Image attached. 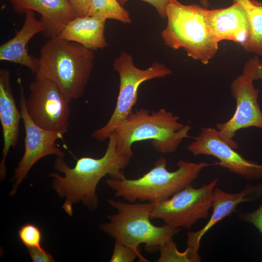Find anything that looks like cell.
<instances>
[{
  "label": "cell",
  "instance_id": "1",
  "mask_svg": "<svg viewBox=\"0 0 262 262\" xmlns=\"http://www.w3.org/2000/svg\"><path fill=\"white\" fill-rule=\"evenodd\" d=\"M108 139L107 149L101 158H80L73 167L67 164L64 157H57L54 161V168L63 175L53 172L48 176L53 178L52 187L64 199L62 207L70 216L73 214V205L80 202L90 211L98 208L99 200L96 189L103 177L107 175L112 179L125 177L124 170L131 159L118 152L114 132Z\"/></svg>",
  "mask_w": 262,
  "mask_h": 262
},
{
  "label": "cell",
  "instance_id": "2",
  "mask_svg": "<svg viewBox=\"0 0 262 262\" xmlns=\"http://www.w3.org/2000/svg\"><path fill=\"white\" fill-rule=\"evenodd\" d=\"M94 58L93 50L78 43L49 38L40 49L35 79L52 82L71 102L83 95Z\"/></svg>",
  "mask_w": 262,
  "mask_h": 262
},
{
  "label": "cell",
  "instance_id": "3",
  "mask_svg": "<svg viewBox=\"0 0 262 262\" xmlns=\"http://www.w3.org/2000/svg\"><path fill=\"white\" fill-rule=\"evenodd\" d=\"M214 164L205 162L194 163L180 160L178 168L169 171L167 161L160 157L154 166L142 177L134 179L125 177L108 179L107 185L115 191L116 196L123 197L129 202L136 201L157 203L165 200L185 187L191 184L205 167Z\"/></svg>",
  "mask_w": 262,
  "mask_h": 262
},
{
  "label": "cell",
  "instance_id": "4",
  "mask_svg": "<svg viewBox=\"0 0 262 262\" xmlns=\"http://www.w3.org/2000/svg\"><path fill=\"white\" fill-rule=\"evenodd\" d=\"M179 118L165 108L151 114L144 108L136 110L114 131L118 152L131 159L132 144L147 140H151V146L160 153L175 151L184 138L190 137L188 132L192 128L179 122Z\"/></svg>",
  "mask_w": 262,
  "mask_h": 262
},
{
  "label": "cell",
  "instance_id": "5",
  "mask_svg": "<svg viewBox=\"0 0 262 262\" xmlns=\"http://www.w3.org/2000/svg\"><path fill=\"white\" fill-rule=\"evenodd\" d=\"M109 204L117 213L108 215L107 222L100 223L99 229L111 237L139 251V246L144 244L145 250L150 253L177 234L180 229H174L165 224L162 227L153 225L150 214L155 203L125 202L108 199Z\"/></svg>",
  "mask_w": 262,
  "mask_h": 262
},
{
  "label": "cell",
  "instance_id": "6",
  "mask_svg": "<svg viewBox=\"0 0 262 262\" xmlns=\"http://www.w3.org/2000/svg\"><path fill=\"white\" fill-rule=\"evenodd\" d=\"M207 9L196 4L185 5L172 0L167 5V23L161 32L164 44L174 49L182 48L188 56L204 64L215 55L218 42L206 19Z\"/></svg>",
  "mask_w": 262,
  "mask_h": 262
},
{
  "label": "cell",
  "instance_id": "7",
  "mask_svg": "<svg viewBox=\"0 0 262 262\" xmlns=\"http://www.w3.org/2000/svg\"><path fill=\"white\" fill-rule=\"evenodd\" d=\"M114 69L120 80L119 93L113 113L105 125L96 130L92 134L95 139L103 141L108 139L115 129L131 114L138 99L140 85L151 79L164 78L172 73V70L164 64L154 61L145 69L137 67L131 55L122 51L114 60Z\"/></svg>",
  "mask_w": 262,
  "mask_h": 262
},
{
  "label": "cell",
  "instance_id": "8",
  "mask_svg": "<svg viewBox=\"0 0 262 262\" xmlns=\"http://www.w3.org/2000/svg\"><path fill=\"white\" fill-rule=\"evenodd\" d=\"M260 62L258 56L249 59L242 73L232 81L230 92L236 100L235 112L227 121L216 124L220 136L235 149L238 145L233 138L238 130L249 127L262 129V112L258 102L259 90L253 85L255 72Z\"/></svg>",
  "mask_w": 262,
  "mask_h": 262
},
{
  "label": "cell",
  "instance_id": "9",
  "mask_svg": "<svg viewBox=\"0 0 262 262\" xmlns=\"http://www.w3.org/2000/svg\"><path fill=\"white\" fill-rule=\"evenodd\" d=\"M218 180L199 188L189 185L168 199L155 203L151 219H161L174 229H191L198 220L208 217Z\"/></svg>",
  "mask_w": 262,
  "mask_h": 262
},
{
  "label": "cell",
  "instance_id": "10",
  "mask_svg": "<svg viewBox=\"0 0 262 262\" xmlns=\"http://www.w3.org/2000/svg\"><path fill=\"white\" fill-rule=\"evenodd\" d=\"M27 111L39 127L65 134L69 125L70 101L52 82L35 79L29 86Z\"/></svg>",
  "mask_w": 262,
  "mask_h": 262
},
{
  "label": "cell",
  "instance_id": "11",
  "mask_svg": "<svg viewBox=\"0 0 262 262\" xmlns=\"http://www.w3.org/2000/svg\"><path fill=\"white\" fill-rule=\"evenodd\" d=\"M20 88L19 106L25 132L23 155L15 169L11 180L13 182L9 193L14 196L23 180L34 164L42 158L54 155L64 157L65 152L55 144L64 134L45 130L34 123L26 109V98L20 78L17 80Z\"/></svg>",
  "mask_w": 262,
  "mask_h": 262
},
{
  "label": "cell",
  "instance_id": "12",
  "mask_svg": "<svg viewBox=\"0 0 262 262\" xmlns=\"http://www.w3.org/2000/svg\"><path fill=\"white\" fill-rule=\"evenodd\" d=\"M187 149L194 155L213 156L222 168L250 180L262 179V164L248 160L235 150L220 136L217 129L202 127Z\"/></svg>",
  "mask_w": 262,
  "mask_h": 262
},
{
  "label": "cell",
  "instance_id": "13",
  "mask_svg": "<svg viewBox=\"0 0 262 262\" xmlns=\"http://www.w3.org/2000/svg\"><path fill=\"white\" fill-rule=\"evenodd\" d=\"M11 78L8 69H0V121L3 140L0 163V181L6 178V158L11 148L16 147L18 144L19 123L22 119L13 94Z\"/></svg>",
  "mask_w": 262,
  "mask_h": 262
},
{
  "label": "cell",
  "instance_id": "14",
  "mask_svg": "<svg viewBox=\"0 0 262 262\" xmlns=\"http://www.w3.org/2000/svg\"><path fill=\"white\" fill-rule=\"evenodd\" d=\"M262 196V183L249 184L240 192L230 194L221 189L214 188L213 196V213L207 224L196 231L187 234L188 246L199 249L203 236L210 229L225 217L236 212L238 205L243 202H250Z\"/></svg>",
  "mask_w": 262,
  "mask_h": 262
},
{
  "label": "cell",
  "instance_id": "15",
  "mask_svg": "<svg viewBox=\"0 0 262 262\" xmlns=\"http://www.w3.org/2000/svg\"><path fill=\"white\" fill-rule=\"evenodd\" d=\"M17 14L28 10L38 13L47 38L58 36L66 25L77 17L68 0H10Z\"/></svg>",
  "mask_w": 262,
  "mask_h": 262
},
{
  "label": "cell",
  "instance_id": "16",
  "mask_svg": "<svg viewBox=\"0 0 262 262\" xmlns=\"http://www.w3.org/2000/svg\"><path fill=\"white\" fill-rule=\"evenodd\" d=\"M206 19L210 30L219 43L230 40L240 43L242 47L249 35V26L246 14L240 3L225 8L207 9Z\"/></svg>",
  "mask_w": 262,
  "mask_h": 262
},
{
  "label": "cell",
  "instance_id": "17",
  "mask_svg": "<svg viewBox=\"0 0 262 262\" xmlns=\"http://www.w3.org/2000/svg\"><path fill=\"white\" fill-rule=\"evenodd\" d=\"M25 14L21 28L13 38L0 45V60L23 66L35 74L38 67V58L29 53L27 46L35 34L42 33L43 25L36 18L33 11L28 10Z\"/></svg>",
  "mask_w": 262,
  "mask_h": 262
},
{
  "label": "cell",
  "instance_id": "18",
  "mask_svg": "<svg viewBox=\"0 0 262 262\" xmlns=\"http://www.w3.org/2000/svg\"><path fill=\"white\" fill-rule=\"evenodd\" d=\"M106 20L90 16L76 17L66 25L58 36L93 51L103 49L108 45L104 35Z\"/></svg>",
  "mask_w": 262,
  "mask_h": 262
},
{
  "label": "cell",
  "instance_id": "19",
  "mask_svg": "<svg viewBox=\"0 0 262 262\" xmlns=\"http://www.w3.org/2000/svg\"><path fill=\"white\" fill-rule=\"evenodd\" d=\"M232 0L241 4L248 18L249 35L244 49L262 56V3L256 0Z\"/></svg>",
  "mask_w": 262,
  "mask_h": 262
},
{
  "label": "cell",
  "instance_id": "20",
  "mask_svg": "<svg viewBox=\"0 0 262 262\" xmlns=\"http://www.w3.org/2000/svg\"><path fill=\"white\" fill-rule=\"evenodd\" d=\"M88 16L113 19L124 23L132 21L129 12L118 0H92Z\"/></svg>",
  "mask_w": 262,
  "mask_h": 262
},
{
  "label": "cell",
  "instance_id": "21",
  "mask_svg": "<svg viewBox=\"0 0 262 262\" xmlns=\"http://www.w3.org/2000/svg\"><path fill=\"white\" fill-rule=\"evenodd\" d=\"M160 256L158 262H200L201 257L198 249L188 246L184 252H180L172 238L163 244L159 249Z\"/></svg>",
  "mask_w": 262,
  "mask_h": 262
},
{
  "label": "cell",
  "instance_id": "22",
  "mask_svg": "<svg viewBox=\"0 0 262 262\" xmlns=\"http://www.w3.org/2000/svg\"><path fill=\"white\" fill-rule=\"evenodd\" d=\"M138 257L141 262H149L141 255L140 252L115 240L111 262H132Z\"/></svg>",
  "mask_w": 262,
  "mask_h": 262
},
{
  "label": "cell",
  "instance_id": "23",
  "mask_svg": "<svg viewBox=\"0 0 262 262\" xmlns=\"http://www.w3.org/2000/svg\"><path fill=\"white\" fill-rule=\"evenodd\" d=\"M18 236L27 248L42 247V232L34 224L27 223L22 226L18 230Z\"/></svg>",
  "mask_w": 262,
  "mask_h": 262
},
{
  "label": "cell",
  "instance_id": "24",
  "mask_svg": "<svg viewBox=\"0 0 262 262\" xmlns=\"http://www.w3.org/2000/svg\"><path fill=\"white\" fill-rule=\"evenodd\" d=\"M239 217L242 220L253 225L262 235V203L252 212L240 213Z\"/></svg>",
  "mask_w": 262,
  "mask_h": 262
},
{
  "label": "cell",
  "instance_id": "25",
  "mask_svg": "<svg viewBox=\"0 0 262 262\" xmlns=\"http://www.w3.org/2000/svg\"><path fill=\"white\" fill-rule=\"evenodd\" d=\"M29 254L33 262H54L52 255L42 247H28Z\"/></svg>",
  "mask_w": 262,
  "mask_h": 262
},
{
  "label": "cell",
  "instance_id": "26",
  "mask_svg": "<svg viewBox=\"0 0 262 262\" xmlns=\"http://www.w3.org/2000/svg\"><path fill=\"white\" fill-rule=\"evenodd\" d=\"M77 17L88 16L92 0H68Z\"/></svg>",
  "mask_w": 262,
  "mask_h": 262
},
{
  "label": "cell",
  "instance_id": "27",
  "mask_svg": "<svg viewBox=\"0 0 262 262\" xmlns=\"http://www.w3.org/2000/svg\"><path fill=\"white\" fill-rule=\"evenodd\" d=\"M130 0H118L120 4L124 6ZM149 3L155 8L159 15L162 18H165V9L167 4L172 0H140Z\"/></svg>",
  "mask_w": 262,
  "mask_h": 262
},
{
  "label": "cell",
  "instance_id": "28",
  "mask_svg": "<svg viewBox=\"0 0 262 262\" xmlns=\"http://www.w3.org/2000/svg\"><path fill=\"white\" fill-rule=\"evenodd\" d=\"M254 80L262 81V63L261 61L258 64L254 76Z\"/></svg>",
  "mask_w": 262,
  "mask_h": 262
},
{
  "label": "cell",
  "instance_id": "29",
  "mask_svg": "<svg viewBox=\"0 0 262 262\" xmlns=\"http://www.w3.org/2000/svg\"><path fill=\"white\" fill-rule=\"evenodd\" d=\"M201 4L204 7H207L209 6V0H199Z\"/></svg>",
  "mask_w": 262,
  "mask_h": 262
}]
</instances>
